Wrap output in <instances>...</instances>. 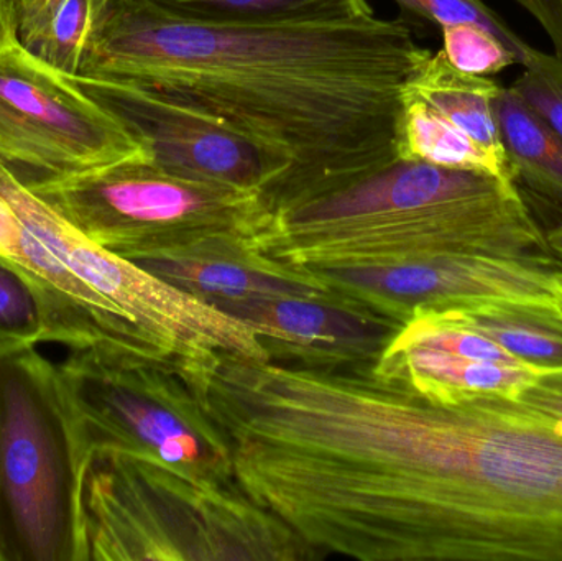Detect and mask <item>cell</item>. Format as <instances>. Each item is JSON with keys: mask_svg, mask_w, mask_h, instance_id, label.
Instances as JSON below:
<instances>
[{"mask_svg": "<svg viewBox=\"0 0 562 561\" xmlns=\"http://www.w3.org/2000/svg\"><path fill=\"white\" fill-rule=\"evenodd\" d=\"M307 523L360 561H562V422L372 364L324 369L294 425Z\"/></svg>", "mask_w": 562, "mask_h": 561, "instance_id": "1", "label": "cell"}, {"mask_svg": "<svg viewBox=\"0 0 562 561\" xmlns=\"http://www.w3.org/2000/svg\"><path fill=\"white\" fill-rule=\"evenodd\" d=\"M431 55L405 19L190 22L148 0H95L79 78L124 82L216 119L286 168L272 204L398 158L402 91Z\"/></svg>", "mask_w": 562, "mask_h": 561, "instance_id": "2", "label": "cell"}, {"mask_svg": "<svg viewBox=\"0 0 562 561\" xmlns=\"http://www.w3.org/2000/svg\"><path fill=\"white\" fill-rule=\"evenodd\" d=\"M272 213L257 250L306 279L448 256L551 253L517 181L400 157Z\"/></svg>", "mask_w": 562, "mask_h": 561, "instance_id": "3", "label": "cell"}, {"mask_svg": "<svg viewBox=\"0 0 562 561\" xmlns=\"http://www.w3.org/2000/svg\"><path fill=\"white\" fill-rule=\"evenodd\" d=\"M88 561H303L319 556L243 486L201 483L117 451L89 455Z\"/></svg>", "mask_w": 562, "mask_h": 561, "instance_id": "4", "label": "cell"}, {"mask_svg": "<svg viewBox=\"0 0 562 561\" xmlns=\"http://www.w3.org/2000/svg\"><path fill=\"white\" fill-rule=\"evenodd\" d=\"M59 216L132 262H266L257 240L272 221L266 194L190 180L148 158L30 184Z\"/></svg>", "mask_w": 562, "mask_h": 561, "instance_id": "5", "label": "cell"}, {"mask_svg": "<svg viewBox=\"0 0 562 561\" xmlns=\"http://www.w3.org/2000/svg\"><path fill=\"white\" fill-rule=\"evenodd\" d=\"M88 461L58 366L35 348L0 358V561H88Z\"/></svg>", "mask_w": 562, "mask_h": 561, "instance_id": "6", "label": "cell"}, {"mask_svg": "<svg viewBox=\"0 0 562 561\" xmlns=\"http://www.w3.org/2000/svg\"><path fill=\"white\" fill-rule=\"evenodd\" d=\"M58 371L89 455L117 451L240 486L229 437L183 375L101 348L71 351Z\"/></svg>", "mask_w": 562, "mask_h": 561, "instance_id": "7", "label": "cell"}, {"mask_svg": "<svg viewBox=\"0 0 562 561\" xmlns=\"http://www.w3.org/2000/svg\"><path fill=\"white\" fill-rule=\"evenodd\" d=\"M148 158L124 125L16 40L0 48V165L23 184Z\"/></svg>", "mask_w": 562, "mask_h": 561, "instance_id": "8", "label": "cell"}, {"mask_svg": "<svg viewBox=\"0 0 562 561\" xmlns=\"http://www.w3.org/2000/svg\"><path fill=\"white\" fill-rule=\"evenodd\" d=\"M76 85L111 112L161 170L190 180L266 194L272 206L286 168L249 138L191 109L124 82L72 76Z\"/></svg>", "mask_w": 562, "mask_h": 561, "instance_id": "9", "label": "cell"}, {"mask_svg": "<svg viewBox=\"0 0 562 561\" xmlns=\"http://www.w3.org/2000/svg\"><path fill=\"white\" fill-rule=\"evenodd\" d=\"M550 259L448 256L375 269L310 276L330 299L395 325L481 300L554 303Z\"/></svg>", "mask_w": 562, "mask_h": 561, "instance_id": "10", "label": "cell"}, {"mask_svg": "<svg viewBox=\"0 0 562 561\" xmlns=\"http://www.w3.org/2000/svg\"><path fill=\"white\" fill-rule=\"evenodd\" d=\"M223 312L259 329L273 361L306 366L373 362L396 329L389 319L323 299L224 303Z\"/></svg>", "mask_w": 562, "mask_h": 561, "instance_id": "11", "label": "cell"}, {"mask_svg": "<svg viewBox=\"0 0 562 561\" xmlns=\"http://www.w3.org/2000/svg\"><path fill=\"white\" fill-rule=\"evenodd\" d=\"M504 88L488 76L461 71L439 49L406 79L402 98L422 102L488 154L508 161L498 124V99Z\"/></svg>", "mask_w": 562, "mask_h": 561, "instance_id": "12", "label": "cell"}, {"mask_svg": "<svg viewBox=\"0 0 562 561\" xmlns=\"http://www.w3.org/2000/svg\"><path fill=\"white\" fill-rule=\"evenodd\" d=\"M137 266L214 306L288 296L330 300V293L316 280L270 260H145Z\"/></svg>", "mask_w": 562, "mask_h": 561, "instance_id": "13", "label": "cell"}, {"mask_svg": "<svg viewBox=\"0 0 562 561\" xmlns=\"http://www.w3.org/2000/svg\"><path fill=\"white\" fill-rule=\"evenodd\" d=\"M436 313L487 336L537 371L562 369V318L557 303L481 300Z\"/></svg>", "mask_w": 562, "mask_h": 561, "instance_id": "14", "label": "cell"}, {"mask_svg": "<svg viewBox=\"0 0 562 561\" xmlns=\"http://www.w3.org/2000/svg\"><path fill=\"white\" fill-rule=\"evenodd\" d=\"M498 124L517 184L562 207V138L512 88L498 99Z\"/></svg>", "mask_w": 562, "mask_h": 561, "instance_id": "15", "label": "cell"}, {"mask_svg": "<svg viewBox=\"0 0 562 561\" xmlns=\"http://www.w3.org/2000/svg\"><path fill=\"white\" fill-rule=\"evenodd\" d=\"M95 0H19L16 42L63 75L78 76Z\"/></svg>", "mask_w": 562, "mask_h": 561, "instance_id": "16", "label": "cell"}, {"mask_svg": "<svg viewBox=\"0 0 562 561\" xmlns=\"http://www.w3.org/2000/svg\"><path fill=\"white\" fill-rule=\"evenodd\" d=\"M398 157L406 160L428 161L439 167L485 171L495 177L515 180L508 161L494 155L472 141L464 132L426 108L422 102L402 98Z\"/></svg>", "mask_w": 562, "mask_h": 561, "instance_id": "17", "label": "cell"}, {"mask_svg": "<svg viewBox=\"0 0 562 561\" xmlns=\"http://www.w3.org/2000/svg\"><path fill=\"white\" fill-rule=\"evenodd\" d=\"M161 12L190 22H304L373 15L369 0H148Z\"/></svg>", "mask_w": 562, "mask_h": 561, "instance_id": "18", "label": "cell"}, {"mask_svg": "<svg viewBox=\"0 0 562 561\" xmlns=\"http://www.w3.org/2000/svg\"><path fill=\"white\" fill-rule=\"evenodd\" d=\"M40 343H56L52 310L29 273L0 256V358Z\"/></svg>", "mask_w": 562, "mask_h": 561, "instance_id": "19", "label": "cell"}, {"mask_svg": "<svg viewBox=\"0 0 562 561\" xmlns=\"http://www.w3.org/2000/svg\"><path fill=\"white\" fill-rule=\"evenodd\" d=\"M402 10V15L425 20L432 25H459L472 23L497 35L520 59V66L527 61L533 46L525 42L501 13L487 5L484 0H393Z\"/></svg>", "mask_w": 562, "mask_h": 561, "instance_id": "20", "label": "cell"}, {"mask_svg": "<svg viewBox=\"0 0 562 561\" xmlns=\"http://www.w3.org/2000/svg\"><path fill=\"white\" fill-rule=\"evenodd\" d=\"M442 52L449 61L477 76H492L520 65L518 56L488 30L472 23L442 26Z\"/></svg>", "mask_w": 562, "mask_h": 561, "instance_id": "21", "label": "cell"}, {"mask_svg": "<svg viewBox=\"0 0 562 561\" xmlns=\"http://www.w3.org/2000/svg\"><path fill=\"white\" fill-rule=\"evenodd\" d=\"M514 85L515 94L562 138V58L557 53L531 49Z\"/></svg>", "mask_w": 562, "mask_h": 561, "instance_id": "22", "label": "cell"}, {"mask_svg": "<svg viewBox=\"0 0 562 561\" xmlns=\"http://www.w3.org/2000/svg\"><path fill=\"white\" fill-rule=\"evenodd\" d=\"M517 401L562 422V369L537 375L521 389Z\"/></svg>", "mask_w": 562, "mask_h": 561, "instance_id": "23", "label": "cell"}, {"mask_svg": "<svg viewBox=\"0 0 562 561\" xmlns=\"http://www.w3.org/2000/svg\"><path fill=\"white\" fill-rule=\"evenodd\" d=\"M527 10L550 38L553 53L562 58V0H514Z\"/></svg>", "mask_w": 562, "mask_h": 561, "instance_id": "24", "label": "cell"}, {"mask_svg": "<svg viewBox=\"0 0 562 561\" xmlns=\"http://www.w3.org/2000/svg\"><path fill=\"white\" fill-rule=\"evenodd\" d=\"M22 237V223L12 204L0 193V256L13 260Z\"/></svg>", "mask_w": 562, "mask_h": 561, "instance_id": "25", "label": "cell"}, {"mask_svg": "<svg viewBox=\"0 0 562 561\" xmlns=\"http://www.w3.org/2000/svg\"><path fill=\"white\" fill-rule=\"evenodd\" d=\"M19 0H0V48L16 40Z\"/></svg>", "mask_w": 562, "mask_h": 561, "instance_id": "26", "label": "cell"}, {"mask_svg": "<svg viewBox=\"0 0 562 561\" xmlns=\"http://www.w3.org/2000/svg\"><path fill=\"white\" fill-rule=\"evenodd\" d=\"M547 243L551 253L562 257V221L560 224H557L553 229L548 231Z\"/></svg>", "mask_w": 562, "mask_h": 561, "instance_id": "27", "label": "cell"}, {"mask_svg": "<svg viewBox=\"0 0 562 561\" xmlns=\"http://www.w3.org/2000/svg\"><path fill=\"white\" fill-rule=\"evenodd\" d=\"M553 296L562 318V270L558 269L553 273Z\"/></svg>", "mask_w": 562, "mask_h": 561, "instance_id": "28", "label": "cell"}]
</instances>
